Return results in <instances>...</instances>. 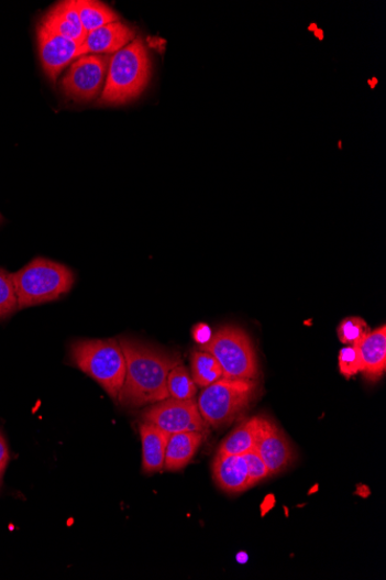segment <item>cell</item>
Instances as JSON below:
<instances>
[{"instance_id": "1", "label": "cell", "mask_w": 386, "mask_h": 580, "mask_svg": "<svg viewBox=\"0 0 386 580\" xmlns=\"http://www.w3.org/2000/svg\"><path fill=\"white\" fill-rule=\"evenodd\" d=\"M126 361V375L119 403L126 408H140L169 397L167 379L181 364L179 355L139 340H119Z\"/></svg>"}, {"instance_id": "2", "label": "cell", "mask_w": 386, "mask_h": 580, "mask_svg": "<svg viewBox=\"0 0 386 580\" xmlns=\"http://www.w3.org/2000/svg\"><path fill=\"white\" fill-rule=\"evenodd\" d=\"M151 79V61L142 39H135L110 58L100 106H118L137 99Z\"/></svg>"}, {"instance_id": "3", "label": "cell", "mask_w": 386, "mask_h": 580, "mask_svg": "<svg viewBox=\"0 0 386 580\" xmlns=\"http://www.w3.org/2000/svg\"><path fill=\"white\" fill-rule=\"evenodd\" d=\"M12 277L19 309L55 302L75 285L69 266L44 258L34 259Z\"/></svg>"}, {"instance_id": "4", "label": "cell", "mask_w": 386, "mask_h": 580, "mask_svg": "<svg viewBox=\"0 0 386 580\" xmlns=\"http://www.w3.org/2000/svg\"><path fill=\"white\" fill-rule=\"evenodd\" d=\"M74 364L113 400L119 398L126 375V361L119 340H78L70 347Z\"/></svg>"}, {"instance_id": "5", "label": "cell", "mask_w": 386, "mask_h": 580, "mask_svg": "<svg viewBox=\"0 0 386 580\" xmlns=\"http://www.w3.org/2000/svg\"><path fill=\"white\" fill-rule=\"evenodd\" d=\"M256 383L252 379L222 376L218 382L203 389L198 398V409L208 426H229L252 403Z\"/></svg>"}, {"instance_id": "6", "label": "cell", "mask_w": 386, "mask_h": 580, "mask_svg": "<svg viewBox=\"0 0 386 580\" xmlns=\"http://www.w3.org/2000/svg\"><path fill=\"white\" fill-rule=\"evenodd\" d=\"M200 349L216 357L225 377L255 381L258 376L255 349L246 332L240 328L219 329L207 344L200 346Z\"/></svg>"}, {"instance_id": "7", "label": "cell", "mask_w": 386, "mask_h": 580, "mask_svg": "<svg viewBox=\"0 0 386 580\" xmlns=\"http://www.w3.org/2000/svg\"><path fill=\"white\" fill-rule=\"evenodd\" d=\"M108 55H84L76 59L60 81L66 98L77 102H89L102 92L108 74Z\"/></svg>"}, {"instance_id": "8", "label": "cell", "mask_w": 386, "mask_h": 580, "mask_svg": "<svg viewBox=\"0 0 386 580\" xmlns=\"http://www.w3.org/2000/svg\"><path fill=\"white\" fill-rule=\"evenodd\" d=\"M143 419L169 435L179 433L206 434L209 430L208 423L201 417L194 400L181 401L168 397L146 411Z\"/></svg>"}, {"instance_id": "9", "label": "cell", "mask_w": 386, "mask_h": 580, "mask_svg": "<svg viewBox=\"0 0 386 580\" xmlns=\"http://www.w3.org/2000/svg\"><path fill=\"white\" fill-rule=\"evenodd\" d=\"M37 43L43 72L53 81L67 66L85 55L81 42L59 36L41 25L37 28Z\"/></svg>"}, {"instance_id": "10", "label": "cell", "mask_w": 386, "mask_h": 580, "mask_svg": "<svg viewBox=\"0 0 386 580\" xmlns=\"http://www.w3.org/2000/svg\"><path fill=\"white\" fill-rule=\"evenodd\" d=\"M255 449L271 475L282 473L294 460L288 438L274 420L266 417L260 416Z\"/></svg>"}, {"instance_id": "11", "label": "cell", "mask_w": 386, "mask_h": 580, "mask_svg": "<svg viewBox=\"0 0 386 580\" xmlns=\"http://www.w3.org/2000/svg\"><path fill=\"white\" fill-rule=\"evenodd\" d=\"M133 30L123 22H112L92 33L82 42L85 55L117 54L134 40Z\"/></svg>"}, {"instance_id": "12", "label": "cell", "mask_w": 386, "mask_h": 580, "mask_svg": "<svg viewBox=\"0 0 386 580\" xmlns=\"http://www.w3.org/2000/svg\"><path fill=\"white\" fill-rule=\"evenodd\" d=\"M213 478L224 493L240 494L252 488L243 455L218 453L213 462Z\"/></svg>"}, {"instance_id": "13", "label": "cell", "mask_w": 386, "mask_h": 580, "mask_svg": "<svg viewBox=\"0 0 386 580\" xmlns=\"http://www.w3.org/2000/svg\"><path fill=\"white\" fill-rule=\"evenodd\" d=\"M361 357V373L368 381L377 382L386 370V327L385 325L371 331L365 339L356 344Z\"/></svg>"}, {"instance_id": "14", "label": "cell", "mask_w": 386, "mask_h": 580, "mask_svg": "<svg viewBox=\"0 0 386 580\" xmlns=\"http://www.w3.org/2000/svg\"><path fill=\"white\" fill-rule=\"evenodd\" d=\"M40 25L59 36L76 42L82 43L86 37L74 0L56 4L43 15Z\"/></svg>"}, {"instance_id": "15", "label": "cell", "mask_w": 386, "mask_h": 580, "mask_svg": "<svg viewBox=\"0 0 386 580\" xmlns=\"http://www.w3.org/2000/svg\"><path fill=\"white\" fill-rule=\"evenodd\" d=\"M140 433L143 444V472L145 474L161 472L165 468L170 435L147 422L142 424Z\"/></svg>"}, {"instance_id": "16", "label": "cell", "mask_w": 386, "mask_h": 580, "mask_svg": "<svg viewBox=\"0 0 386 580\" xmlns=\"http://www.w3.org/2000/svg\"><path fill=\"white\" fill-rule=\"evenodd\" d=\"M203 439L206 436L201 433L170 435L165 458L166 470L169 472L184 470L196 456Z\"/></svg>"}, {"instance_id": "17", "label": "cell", "mask_w": 386, "mask_h": 580, "mask_svg": "<svg viewBox=\"0 0 386 580\" xmlns=\"http://www.w3.org/2000/svg\"><path fill=\"white\" fill-rule=\"evenodd\" d=\"M74 4L78 11L86 35L112 24V22L120 21V17L101 2H95V0H74Z\"/></svg>"}, {"instance_id": "18", "label": "cell", "mask_w": 386, "mask_h": 580, "mask_svg": "<svg viewBox=\"0 0 386 580\" xmlns=\"http://www.w3.org/2000/svg\"><path fill=\"white\" fill-rule=\"evenodd\" d=\"M260 416L246 419L220 445L218 453L241 456L255 448Z\"/></svg>"}, {"instance_id": "19", "label": "cell", "mask_w": 386, "mask_h": 580, "mask_svg": "<svg viewBox=\"0 0 386 580\" xmlns=\"http://www.w3.org/2000/svg\"><path fill=\"white\" fill-rule=\"evenodd\" d=\"M192 379L197 386L207 389L223 376V371L211 353L196 351L191 355Z\"/></svg>"}, {"instance_id": "20", "label": "cell", "mask_w": 386, "mask_h": 580, "mask_svg": "<svg viewBox=\"0 0 386 580\" xmlns=\"http://www.w3.org/2000/svg\"><path fill=\"white\" fill-rule=\"evenodd\" d=\"M169 397L175 400H192L197 393V385L188 369L179 364L175 366L167 379Z\"/></svg>"}, {"instance_id": "21", "label": "cell", "mask_w": 386, "mask_h": 580, "mask_svg": "<svg viewBox=\"0 0 386 580\" xmlns=\"http://www.w3.org/2000/svg\"><path fill=\"white\" fill-rule=\"evenodd\" d=\"M18 309L12 274L0 267V320L10 318Z\"/></svg>"}, {"instance_id": "22", "label": "cell", "mask_w": 386, "mask_h": 580, "mask_svg": "<svg viewBox=\"0 0 386 580\" xmlns=\"http://www.w3.org/2000/svg\"><path fill=\"white\" fill-rule=\"evenodd\" d=\"M371 332L365 320L359 317H350L340 322L338 338L345 346H356Z\"/></svg>"}, {"instance_id": "23", "label": "cell", "mask_w": 386, "mask_h": 580, "mask_svg": "<svg viewBox=\"0 0 386 580\" xmlns=\"http://www.w3.org/2000/svg\"><path fill=\"white\" fill-rule=\"evenodd\" d=\"M339 370L346 377L361 371V357L357 346H348L339 352Z\"/></svg>"}, {"instance_id": "24", "label": "cell", "mask_w": 386, "mask_h": 580, "mask_svg": "<svg viewBox=\"0 0 386 580\" xmlns=\"http://www.w3.org/2000/svg\"><path fill=\"white\" fill-rule=\"evenodd\" d=\"M246 466L250 485L254 486L266 478L271 477L267 467L256 449L247 451L243 455Z\"/></svg>"}, {"instance_id": "25", "label": "cell", "mask_w": 386, "mask_h": 580, "mask_svg": "<svg viewBox=\"0 0 386 580\" xmlns=\"http://www.w3.org/2000/svg\"><path fill=\"white\" fill-rule=\"evenodd\" d=\"M194 339L199 346L207 344L212 338V330L208 325H197L192 331Z\"/></svg>"}, {"instance_id": "26", "label": "cell", "mask_w": 386, "mask_h": 580, "mask_svg": "<svg viewBox=\"0 0 386 580\" xmlns=\"http://www.w3.org/2000/svg\"><path fill=\"white\" fill-rule=\"evenodd\" d=\"M10 461V452L8 448V442L2 433H0V479H2L8 463Z\"/></svg>"}, {"instance_id": "27", "label": "cell", "mask_w": 386, "mask_h": 580, "mask_svg": "<svg viewBox=\"0 0 386 580\" xmlns=\"http://www.w3.org/2000/svg\"><path fill=\"white\" fill-rule=\"evenodd\" d=\"M247 560V555L245 552H240L238 555V562L239 563H245Z\"/></svg>"}, {"instance_id": "28", "label": "cell", "mask_w": 386, "mask_h": 580, "mask_svg": "<svg viewBox=\"0 0 386 580\" xmlns=\"http://www.w3.org/2000/svg\"><path fill=\"white\" fill-rule=\"evenodd\" d=\"M3 220H4V218H3L2 214H0V225H2Z\"/></svg>"}]
</instances>
